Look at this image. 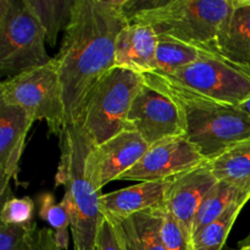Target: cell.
<instances>
[{"mask_svg":"<svg viewBox=\"0 0 250 250\" xmlns=\"http://www.w3.org/2000/svg\"><path fill=\"white\" fill-rule=\"evenodd\" d=\"M122 0H75L54 58L65 103L66 126L77 124L88 95L115 67L119 34L129 24Z\"/></svg>","mask_w":250,"mask_h":250,"instance_id":"6da1fadb","label":"cell"},{"mask_svg":"<svg viewBox=\"0 0 250 250\" xmlns=\"http://www.w3.org/2000/svg\"><path fill=\"white\" fill-rule=\"evenodd\" d=\"M144 82L166 93L177 105L183 137L210 161L234 144L250 139V115L234 105L222 104L177 87L154 73Z\"/></svg>","mask_w":250,"mask_h":250,"instance_id":"7a4b0ae2","label":"cell"},{"mask_svg":"<svg viewBox=\"0 0 250 250\" xmlns=\"http://www.w3.org/2000/svg\"><path fill=\"white\" fill-rule=\"evenodd\" d=\"M92 143L80 124L68 125L60 137L61 155L55 186H63L62 203L71 219L73 250H97V237L104 215L102 193L85 175V159Z\"/></svg>","mask_w":250,"mask_h":250,"instance_id":"3957f363","label":"cell"},{"mask_svg":"<svg viewBox=\"0 0 250 250\" xmlns=\"http://www.w3.org/2000/svg\"><path fill=\"white\" fill-rule=\"evenodd\" d=\"M232 7L233 0H168L142 12L131 23H146L158 37L215 51V42Z\"/></svg>","mask_w":250,"mask_h":250,"instance_id":"277c9868","label":"cell"},{"mask_svg":"<svg viewBox=\"0 0 250 250\" xmlns=\"http://www.w3.org/2000/svg\"><path fill=\"white\" fill-rule=\"evenodd\" d=\"M144 83L141 73L114 67L88 95L78 124L92 146H99L126 129L134 97Z\"/></svg>","mask_w":250,"mask_h":250,"instance_id":"5b68a950","label":"cell"},{"mask_svg":"<svg viewBox=\"0 0 250 250\" xmlns=\"http://www.w3.org/2000/svg\"><path fill=\"white\" fill-rule=\"evenodd\" d=\"M45 32L26 0H0V73L11 78L46 65Z\"/></svg>","mask_w":250,"mask_h":250,"instance_id":"8992f818","label":"cell"},{"mask_svg":"<svg viewBox=\"0 0 250 250\" xmlns=\"http://www.w3.org/2000/svg\"><path fill=\"white\" fill-rule=\"evenodd\" d=\"M0 103L19 106L34 121H44L51 134L60 138L66 127L65 103L55 61L11 78L0 84Z\"/></svg>","mask_w":250,"mask_h":250,"instance_id":"52a82bcc","label":"cell"},{"mask_svg":"<svg viewBox=\"0 0 250 250\" xmlns=\"http://www.w3.org/2000/svg\"><path fill=\"white\" fill-rule=\"evenodd\" d=\"M160 77L188 92L222 104L241 106L250 98V71L229 62L216 51L205 54L173 75Z\"/></svg>","mask_w":250,"mask_h":250,"instance_id":"ba28073f","label":"cell"},{"mask_svg":"<svg viewBox=\"0 0 250 250\" xmlns=\"http://www.w3.org/2000/svg\"><path fill=\"white\" fill-rule=\"evenodd\" d=\"M126 129L136 132L149 146L173 137H183L177 105L166 93L146 82L132 103Z\"/></svg>","mask_w":250,"mask_h":250,"instance_id":"9c48e42d","label":"cell"},{"mask_svg":"<svg viewBox=\"0 0 250 250\" xmlns=\"http://www.w3.org/2000/svg\"><path fill=\"white\" fill-rule=\"evenodd\" d=\"M149 144L136 132L125 129L99 146H92L85 159V175L97 190L120 180L146 153Z\"/></svg>","mask_w":250,"mask_h":250,"instance_id":"30bf717a","label":"cell"},{"mask_svg":"<svg viewBox=\"0 0 250 250\" xmlns=\"http://www.w3.org/2000/svg\"><path fill=\"white\" fill-rule=\"evenodd\" d=\"M207 163V159L185 137H173L158 142L148 148L143 158L120 180L165 181Z\"/></svg>","mask_w":250,"mask_h":250,"instance_id":"8fae6325","label":"cell"},{"mask_svg":"<svg viewBox=\"0 0 250 250\" xmlns=\"http://www.w3.org/2000/svg\"><path fill=\"white\" fill-rule=\"evenodd\" d=\"M219 181L208 161L193 170L176 176L168 189L165 208L178 222L193 243V227L205 195Z\"/></svg>","mask_w":250,"mask_h":250,"instance_id":"7c38bea8","label":"cell"},{"mask_svg":"<svg viewBox=\"0 0 250 250\" xmlns=\"http://www.w3.org/2000/svg\"><path fill=\"white\" fill-rule=\"evenodd\" d=\"M33 117L19 106L0 103V195L2 204L10 193V182L16 180Z\"/></svg>","mask_w":250,"mask_h":250,"instance_id":"4fadbf2b","label":"cell"},{"mask_svg":"<svg viewBox=\"0 0 250 250\" xmlns=\"http://www.w3.org/2000/svg\"><path fill=\"white\" fill-rule=\"evenodd\" d=\"M173 178L149 181L102 194L100 209L107 219H125L138 212L164 208Z\"/></svg>","mask_w":250,"mask_h":250,"instance_id":"5bb4252c","label":"cell"},{"mask_svg":"<svg viewBox=\"0 0 250 250\" xmlns=\"http://www.w3.org/2000/svg\"><path fill=\"white\" fill-rule=\"evenodd\" d=\"M159 37L146 23H129L119 34L115 50V67L141 75L151 72L155 63Z\"/></svg>","mask_w":250,"mask_h":250,"instance_id":"9a60e30c","label":"cell"},{"mask_svg":"<svg viewBox=\"0 0 250 250\" xmlns=\"http://www.w3.org/2000/svg\"><path fill=\"white\" fill-rule=\"evenodd\" d=\"M215 51L250 71V0H233L231 14L215 42Z\"/></svg>","mask_w":250,"mask_h":250,"instance_id":"2e32d148","label":"cell"},{"mask_svg":"<svg viewBox=\"0 0 250 250\" xmlns=\"http://www.w3.org/2000/svg\"><path fill=\"white\" fill-rule=\"evenodd\" d=\"M164 208L146 210L111 222L124 250H165L163 242Z\"/></svg>","mask_w":250,"mask_h":250,"instance_id":"e0dca14e","label":"cell"},{"mask_svg":"<svg viewBox=\"0 0 250 250\" xmlns=\"http://www.w3.org/2000/svg\"><path fill=\"white\" fill-rule=\"evenodd\" d=\"M208 166L219 182L250 197V139L229 146L208 161Z\"/></svg>","mask_w":250,"mask_h":250,"instance_id":"ac0fdd59","label":"cell"},{"mask_svg":"<svg viewBox=\"0 0 250 250\" xmlns=\"http://www.w3.org/2000/svg\"><path fill=\"white\" fill-rule=\"evenodd\" d=\"M211 51L214 50L189 45L167 37H159L154 70L149 73L167 77Z\"/></svg>","mask_w":250,"mask_h":250,"instance_id":"d6986e66","label":"cell"},{"mask_svg":"<svg viewBox=\"0 0 250 250\" xmlns=\"http://www.w3.org/2000/svg\"><path fill=\"white\" fill-rule=\"evenodd\" d=\"M45 32L46 43L54 46L60 31H65L75 0H26Z\"/></svg>","mask_w":250,"mask_h":250,"instance_id":"ffe728a7","label":"cell"},{"mask_svg":"<svg viewBox=\"0 0 250 250\" xmlns=\"http://www.w3.org/2000/svg\"><path fill=\"white\" fill-rule=\"evenodd\" d=\"M249 198L234 202L221 216L193 237V250H222L229 234Z\"/></svg>","mask_w":250,"mask_h":250,"instance_id":"44dd1931","label":"cell"},{"mask_svg":"<svg viewBox=\"0 0 250 250\" xmlns=\"http://www.w3.org/2000/svg\"><path fill=\"white\" fill-rule=\"evenodd\" d=\"M242 198H249L250 199L248 195L242 194L236 188L231 187L227 183L217 182L208 192L202 205H200L199 211L195 217L194 227H193V237L198 232L202 231L205 226L219 219L234 202L242 199Z\"/></svg>","mask_w":250,"mask_h":250,"instance_id":"7402d4cb","label":"cell"},{"mask_svg":"<svg viewBox=\"0 0 250 250\" xmlns=\"http://www.w3.org/2000/svg\"><path fill=\"white\" fill-rule=\"evenodd\" d=\"M39 216L54 231L56 243L62 250L68 248V229H71V219L62 203H56L51 193H43L38 197Z\"/></svg>","mask_w":250,"mask_h":250,"instance_id":"603a6c76","label":"cell"},{"mask_svg":"<svg viewBox=\"0 0 250 250\" xmlns=\"http://www.w3.org/2000/svg\"><path fill=\"white\" fill-rule=\"evenodd\" d=\"M36 224L2 225L0 224V250H24L33 244L37 237Z\"/></svg>","mask_w":250,"mask_h":250,"instance_id":"cb8c5ba5","label":"cell"},{"mask_svg":"<svg viewBox=\"0 0 250 250\" xmlns=\"http://www.w3.org/2000/svg\"><path fill=\"white\" fill-rule=\"evenodd\" d=\"M34 203L31 198H7L2 204L0 214V224L2 225H26L33 224Z\"/></svg>","mask_w":250,"mask_h":250,"instance_id":"d4e9b609","label":"cell"},{"mask_svg":"<svg viewBox=\"0 0 250 250\" xmlns=\"http://www.w3.org/2000/svg\"><path fill=\"white\" fill-rule=\"evenodd\" d=\"M161 233L165 250H193L192 241L166 208L164 209Z\"/></svg>","mask_w":250,"mask_h":250,"instance_id":"484cf974","label":"cell"},{"mask_svg":"<svg viewBox=\"0 0 250 250\" xmlns=\"http://www.w3.org/2000/svg\"><path fill=\"white\" fill-rule=\"evenodd\" d=\"M168 0H122V11L131 23L132 20L142 12L163 6Z\"/></svg>","mask_w":250,"mask_h":250,"instance_id":"4316f807","label":"cell"},{"mask_svg":"<svg viewBox=\"0 0 250 250\" xmlns=\"http://www.w3.org/2000/svg\"><path fill=\"white\" fill-rule=\"evenodd\" d=\"M97 249L98 250H124L119 239H117L115 229L111 222L104 216L100 224L99 232L97 237Z\"/></svg>","mask_w":250,"mask_h":250,"instance_id":"83f0119b","label":"cell"},{"mask_svg":"<svg viewBox=\"0 0 250 250\" xmlns=\"http://www.w3.org/2000/svg\"><path fill=\"white\" fill-rule=\"evenodd\" d=\"M239 107H241V109L243 110V111H246L247 114L250 115V98H249L248 100H247L246 103H243V104H242Z\"/></svg>","mask_w":250,"mask_h":250,"instance_id":"f1b7e54d","label":"cell"},{"mask_svg":"<svg viewBox=\"0 0 250 250\" xmlns=\"http://www.w3.org/2000/svg\"><path fill=\"white\" fill-rule=\"evenodd\" d=\"M239 250H250V237L248 238V241L246 243L242 244V247L239 248Z\"/></svg>","mask_w":250,"mask_h":250,"instance_id":"f546056e","label":"cell"},{"mask_svg":"<svg viewBox=\"0 0 250 250\" xmlns=\"http://www.w3.org/2000/svg\"><path fill=\"white\" fill-rule=\"evenodd\" d=\"M24 250H38V248H37V237H36V239H34L33 244H32V246L29 247V248H27V249H24Z\"/></svg>","mask_w":250,"mask_h":250,"instance_id":"4dcf8cb0","label":"cell"},{"mask_svg":"<svg viewBox=\"0 0 250 250\" xmlns=\"http://www.w3.org/2000/svg\"><path fill=\"white\" fill-rule=\"evenodd\" d=\"M53 250H62L60 248V247H59V244L56 243V241H55V243H54V247H53Z\"/></svg>","mask_w":250,"mask_h":250,"instance_id":"1f68e13d","label":"cell"},{"mask_svg":"<svg viewBox=\"0 0 250 250\" xmlns=\"http://www.w3.org/2000/svg\"><path fill=\"white\" fill-rule=\"evenodd\" d=\"M97 250H98V249H97Z\"/></svg>","mask_w":250,"mask_h":250,"instance_id":"d6a6232c","label":"cell"}]
</instances>
